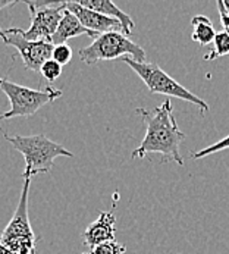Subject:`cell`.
<instances>
[{
    "label": "cell",
    "mask_w": 229,
    "mask_h": 254,
    "mask_svg": "<svg viewBox=\"0 0 229 254\" xmlns=\"http://www.w3.org/2000/svg\"><path fill=\"white\" fill-rule=\"evenodd\" d=\"M0 90L10 102V109L0 115V119H12L19 116L30 118L44 105L62 97V90L59 88L47 87L46 90H33L12 82L7 78H0Z\"/></svg>",
    "instance_id": "6"
},
{
    "label": "cell",
    "mask_w": 229,
    "mask_h": 254,
    "mask_svg": "<svg viewBox=\"0 0 229 254\" xmlns=\"http://www.w3.org/2000/svg\"><path fill=\"white\" fill-rule=\"evenodd\" d=\"M225 148H229V135L219 140L218 143L215 144L209 145L203 150H198V151H190L191 153V159H201V157H206L209 154H213V153H218L221 150H225Z\"/></svg>",
    "instance_id": "15"
},
{
    "label": "cell",
    "mask_w": 229,
    "mask_h": 254,
    "mask_svg": "<svg viewBox=\"0 0 229 254\" xmlns=\"http://www.w3.org/2000/svg\"><path fill=\"white\" fill-rule=\"evenodd\" d=\"M81 6L90 9V10H94V12H99L102 15H106L109 18H114L117 19L122 27H123V31H125V36H131V31L134 28V21L129 15H126L123 10H120L114 1L111 0H81L78 1Z\"/></svg>",
    "instance_id": "12"
},
{
    "label": "cell",
    "mask_w": 229,
    "mask_h": 254,
    "mask_svg": "<svg viewBox=\"0 0 229 254\" xmlns=\"http://www.w3.org/2000/svg\"><path fill=\"white\" fill-rule=\"evenodd\" d=\"M65 4L30 10L31 15V27L24 31V37L30 41H47L52 43V37L55 36L59 22L65 12Z\"/></svg>",
    "instance_id": "8"
},
{
    "label": "cell",
    "mask_w": 229,
    "mask_h": 254,
    "mask_svg": "<svg viewBox=\"0 0 229 254\" xmlns=\"http://www.w3.org/2000/svg\"><path fill=\"white\" fill-rule=\"evenodd\" d=\"M31 178H24L19 201L12 219L1 231L0 244L18 254H36L38 238L28 218V194Z\"/></svg>",
    "instance_id": "3"
},
{
    "label": "cell",
    "mask_w": 229,
    "mask_h": 254,
    "mask_svg": "<svg viewBox=\"0 0 229 254\" xmlns=\"http://www.w3.org/2000/svg\"><path fill=\"white\" fill-rule=\"evenodd\" d=\"M0 254H18V253L12 252V250H9V249H6L4 246H1V244H0ZM84 254H88V253H84Z\"/></svg>",
    "instance_id": "21"
},
{
    "label": "cell",
    "mask_w": 229,
    "mask_h": 254,
    "mask_svg": "<svg viewBox=\"0 0 229 254\" xmlns=\"http://www.w3.org/2000/svg\"><path fill=\"white\" fill-rule=\"evenodd\" d=\"M78 36H87L91 37L93 41L96 38H99L100 34H96L90 30H87L81 22L79 19L76 18L72 12H69L66 7H65V12H63V16L59 22V27L55 33V36L52 37V44L53 46H60V44H66L68 40L74 38Z\"/></svg>",
    "instance_id": "11"
},
{
    "label": "cell",
    "mask_w": 229,
    "mask_h": 254,
    "mask_svg": "<svg viewBox=\"0 0 229 254\" xmlns=\"http://www.w3.org/2000/svg\"><path fill=\"white\" fill-rule=\"evenodd\" d=\"M191 24L194 27V31L191 34L192 41L201 44V46H207L210 44L212 41H215V37H216V31L213 28V24L212 21L204 16V15H197L191 19Z\"/></svg>",
    "instance_id": "13"
},
{
    "label": "cell",
    "mask_w": 229,
    "mask_h": 254,
    "mask_svg": "<svg viewBox=\"0 0 229 254\" xmlns=\"http://www.w3.org/2000/svg\"><path fill=\"white\" fill-rule=\"evenodd\" d=\"M0 38L4 44L12 46L21 55L24 65L34 71L40 72L43 65L52 59L55 46L47 41H30L24 37V30L21 28H0Z\"/></svg>",
    "instance_id": "7"
},
{
    "label": "cell",
    "mask_w": 229,
    "mask_h": 254,
    "mask_svg": "<svg viewBox=\"0 0 229 254\" xmlns=\"http://www.w3.org/2000/svg\"><path fill=\"white\" fill-rule=\"evenodd\" d=\"M52 59L56 61L59 65H68L72 59V49L68 44H60V46H55L53 49V55Z\"/></svg>",
    "instance_id": "17"
},
{
    "label": "cell",
    "mask_w": 229,
    "mask_h": 254,
    "mask_svg": "<svg viewBox=\"0 0 229 254\" xmlns=\"http://www.w3.org/2000/svg\"><path fill=\"white\" fill-rule=\"evenodd\" d=\"M222 4H224V7H225L227 13L229 15V0H222Z\"/></svg>",
    "instance_id": "22"
},
{
    "label": "cell",
    "mask_w": 229,
    "mask_h": 254,
    "mask_svg": "<svg viewBox=\"0 0 229 254\" xmlns=\"http://www.w3.org/2000/svg\"><path fill=\"white\" fill-rule=\"evenodd\" d=\"M135 112L146 124V137L138 148L131 154L132 159H143L149 153H159L163 156L162 163L175 162L184 166V159L179 153V145L185 140V134L179 129L175 118L173 106L166 99L159 108L153 110L138 108Z\"/></svg>",
    "instance_id": "1"
},
{
    "label": "cell",
    "mask_w": 229,
    "mask_h": 254,
    "mask_svg": "<svg viewBox=\"0 0 229 254\" xmlns=\"http://www.w3.org/2000/svg\"><path fill=\"white\" fill-rule=\"evenodd\" d=\"M227 55H229V34L225 31H221L215 37L213 49L210 50V53L204 55V61H213Z\"/></svg>",
    "instance_id": "14"
},
{
    "label": "cell",
    "mask_w": 229,
    "mask_h": 254,
    "mask_svg": "<svg viewBox=\"0 0 229 254\" xmlns=\"http://www.w3.org/2000/svg\"><path fill=\"white\" fill-rule=\"evenodd\" d=\"M126 252L125 244H119L116 241H111L106 244H102L99 247H94L88 254H123Z\"/></svg>",
    "instance_id": "18"
},
{
    "label": "cell",
    "mask_w": 229,
    "mask_h": 254,
    "mask_svg": "<svg viewBox=\"0 0 229 254\" xmlns=\"http://www.w3.org/2000/svg\"><path fill=\"white\" fill-rule=\"evenodd\" d=\"M65 7L72 12L76 18L79 19V22L90 31L96 33V34H106V33H123V27L122 24L114 19L109 18L106 15H102L99 12L90 10L84 6H81L78 1H66Z\"/></svg>",
    "instance_id": "9"
},
{
    "label": "cell",
    "mask_w": 229,
    "mask_h": 254,
    "mask_svg": "<svg viewBox=\"0 0 229 254\" xmlns=\"http://www.w3.org/2000/svg\"><path fill=\"white\" fill-rule=\"evenodd\" d=\"M40 73L43 75V78H44L46 81L53 82V81H56V79L62 75V65H59L56 61L50 59V61H47V62L43 65Z\"/></svg>",
    "instance_id": "16"
},
{
    "label": "cell",
    "mask_w": 229,
    "mask_h": 254,
    "mask_svg": "<svg viewBox=\"0 0 229 254\" xmlns=\"http://www.w3.org/2000/svg\"><path fill=\"white\" fill-rule=\"evenodd\" d=\"M116 234V218L114 212H100L99 218L87 226L82 232L84 243L93 250L102 244L114 241Z\"/></svg>",
    "instance_id": "10"
},
{
    "label": "cell",
    "mask_w": 229,
    "mask_h": 254,
    "mask_svg": "<svg viewBox=\"0 0 229 254\" xmlns=\"http://www.w3.org/2000/svg\"><path fill=\"white\" fill-rule=\"evenodd\" d=\"M216 4H218V10H219L221 22H222V25H224V31L229 34V15L227 13L225 7H224V4H222V0H218Z\"/></svg>",
    "instance_id": "19"
},
{
    "label": "cell",
    "mask_w": 229,
    "mask_h": 254,
    "mask_svg": "<svg viewBox=\"0 0 229 254\" xmlns=\"http://www.w3.org/2000/svg\"><path fill=\"white\" fill-rule=\"evenodd\" d=\"M120 61L125 62L143 79V82L147 85V88L153 94H165L169 97H176V99L190 102L194 106L200 108L201 112H209V105L203 99H200L198 96L191 93L190 90L182 87L179 82H176L173 78H171L159 65L149 64V62H135L134 59L128 56L122 58Z\"/></svg>",
    "instance_id": "5"
},
{
    "label": "cell",
    "mask_w": 229,
    "mask_h": 254,
    "mask_svg": "<svg viewBox=\"0 0 229 254\" xmlns=\"http://www.w3.org/2000/svg\"><path fill=\"white\" fill-rule=\"evenodd\" d=\"M1 134L6 138V141H9L10 145L15 150H18L25 159V169L22 172V178H33L41 174H49L53 169V162L56 157H74V153H71L68 148L49 140L43 134L27 137H10L6 132Z\"/></svg>",
    "instance_id": "2"
},
{
    "label": "cell",
    "mask_w": 229,
    "mask_h": 254,
    "mask_svg": "<svg viewBox=\"0 0 229 254\" xmlns=\"http://www.w3.org/2000/svg\"><path fill=\"white\" fill-rule=\"evenodd\" d=\"M16 3H18L16 0H13V1H12V0H0V10L4 9V7H12V6H15Z\"/></svg>",
    "instance_id": "20"
},
{
    "label": "cell",
    "mask_w": 229,
    "mask_h": 254,
    "mask_svg": "<svg viewBox=\"0 0 229 254\" xmlns=\"http://www.w3.org/2000/svg\"><path fill=\"white\" fill-rule=\"evenodd\" d=\"M79 59L87 65H94L102 61L122 59L125 56L135 62H146V52L141 46L134 43L123 33H106L100 34L90 46L79 49Z\"/></svg>",
    "instance_id": "4"
}]
</instances>
